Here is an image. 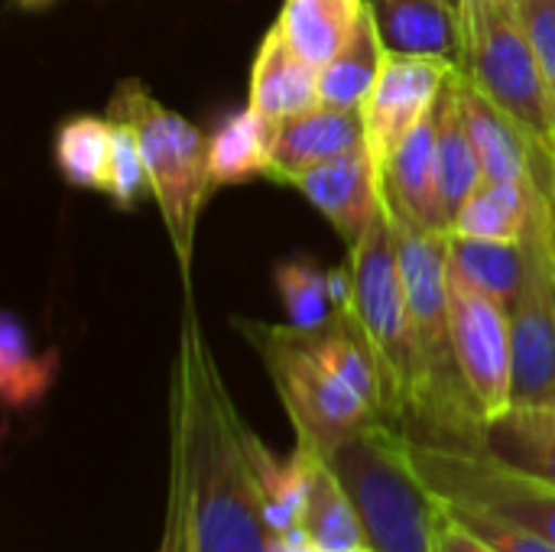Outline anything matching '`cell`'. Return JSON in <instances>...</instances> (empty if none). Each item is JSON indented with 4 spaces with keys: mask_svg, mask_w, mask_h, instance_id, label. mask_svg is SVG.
<instances>
[{
    "mask_svg": "<svg viewBox=\"0 0 555 552\" xmlns=\"http://www.w3.org/2000/svg\"><path fill=\"white\" fill-rule=\"evenodd\" d=\"M449 319L462 377L491 423L514 407V348L511 309L468 286L449 270Z\"/></svg>",
    "mask_w": 555,
    "mask_h": 552,
    "instance_id": "30bf717a",
    "label": "cell"
},
{
    "mask_svg": "<svg viewBox=\"0 0 555 552\" xmlns=\"http://www.w3.org/2000/svg\"><path fill=\"white\" fill-rule=\"evenodd\" d=\"M104 114L111 120L127 124L137 133L150 176V192L159 205L163 224L172 241V254L189 283L198 215L208 192L215 189L208 137L179 111L153 98L140 78L117 81Z\"/></svg>",
    "mask_w": 555,
    "mask_h": 552,
    "instance_id": "3957f363",
    "label": "cell"
},
{
    "mask_svg": "<svg viewBox=\"0 0 555 552\" xmlns=\"http://www.w3.org/2000/svg\"><path fill=\"white\" fill-rule=\"evenodd\" d=\"M111 124H114V156H111L107 195L114 198V205L120 211H130L143 202V195H153L150 176H146V163H143L137 133L120 120H111Z\"/></svg>",
    "mask_w": 555,
    "mask_h": 552,
    "instance_id": "83f0119b",
    "label": "cell"
},
{
    "mask_svg": "<svg viewBox=\"0 0 555 552\" xmlns=\"http://www.w3.org/2000/svg\"><path fill=\"white\" fill-rule=\"evenodd\" d=\"M446 504V501H442ZM472 534H478L485 543H491L498 552H555V547L540 537L533 527L527 524H517L504 514H494V511H481V508H472V504H446Z\"/></svg>",
    "mask_w": 555,
    "mask_h": 552,
    "instance_id": "f1b7e54d",
    "label": "cell"
},
{
    "mask_svg": "<svg viewBox=\"0 0 555 552\" xmlns=\"http://www.w3.org/2000/svg\"><path fill=\"white\" fill-rule=\"evenodd\" d=\"M319 104V68L293 49L276 20L257 49L247 107L280 127L286 117L306 114Z\"/></svg>",
    "mask_w": 555,
    "mask_h": 552,
    "instance_id": "5bb4252c",
    "label": "cell"
},
{
    "mask_svg": "<svg viewBox=\"0 0 555 552\" xmlns=\"http://www.w3.org/2000/svg\"><path fill=\"white\" fill-rule=\"evenodd\" d=\"M436 163H439V185H442V198H446V211L449 221L459 215V208L485 185V169H481V156L465 117V104H462V81H459V65L449 75L436 107Z\"/></svg>",
    "mask_w": 555,
    "mask_h": 552,
    "instance_id": "e0dca14e",
    "label": "cell"
},
{
    "mask_svg": "<svg viewBox=\"0 0 555 552\" xmlns=\"http://www.w3.org/2000/svg\"><path fill=\"white\" fill-rule=\"evenodd\" d=\"M449 270L468 286L491 296L504 309H514L530 277V238L527 241H472L446 234Z\"/></svg>",
    "mask_w": 555,
    "mask_h": 552,
    "instance_id": "d6986e66",
    "label": "cell"
},
{
    "mask_svg": "<svg viewBox=\"0 0 555 552\" xmlns=\"http://www.w3.org/2000/svg\"><path fill=\"white\" fill-rule=\"evenodd\" d=\"M406 455L420 482L446 504H472L533 527L555 547V485L524 475L488 452L426 446L406 436Z\"/></svg>",
    "mask_w": 555,
    "mask_h": 552,
    "instance_id": "ba28073f",
    "label": "cell"
},
{
    "mask_svg": "<svg viewBox=\"0 0 555 552\" xmlns=\"http://www.w3.org/2000/svg\"><path fill=\"white\" fill-rule=\"evenodd\" d=\"M299 527L319 552H351L367 547V530L361 524L358 504L328 459L309 455V488Z\"/></svg>",
    "mask_w": 555,
    "mask_h": 552,
    "instance_id": "ffe728a7",
    "label": "cell"
},
{
    "mask_svg": "<svg viewBox=\"0 0 555 552\" xmlns=\"http://www.w3.org/2000/svg\"><path fill=\"white\" fill-rule=\"evenodd\" d=\"M514 10L530 36V46L555 98V0H514Z\"/></svg>",
    "mask_w": 555,
    "mask_h": 552,
    "instance_id": "f546056e",
    "label": "cell"
},
{
    "mask_svg": "<svg viewBox=\"0 0 555 552\" xmlns=\"http://www.w3.org/2000/svg\"><path fill=\"white\" fill-rule=\"evenodd\" d=\"M514 407H555V202L530 231V277L511 309Z\"/></svg>",
    "mask_w": 555,
    "mask_h": 552,
    "instance_id": "9c48e42d",
    "label": "cell"
},
{
    "mask_svg": "<svg viewBox=\"0 0 555 552\" xmlns=\"http://www.w3.org/2000/svg\"><path fill=\"white\" fill-rule=\"evenodd\" d=\"M270 552H319V547L306 537L302 527H296L289 534H273L270 537Z\"/></svg>",
    "mask_w": 555,
    "mask_h": 552,
    "instance_id": "1f68e13d",
    "label": "cell"
},
{
    "mask_svg": "<svg viewBox=\"0 0 555 552\" xmlns=\"http://www.w3.org/2000/svg\"><path fill=\"white\" fill-rule=\"evenodd\" d=\"M55 371H59V355L55 351L33 355L26 325L13 312H3L0 316V394L7 407L20 410L42 400L55 384Z\"/></svg>",
    "mask_w": 555,
    "mask_h": 552,
    "instance_id": "484cf974",
    "label": "cell"
},
{
    "mask_svg": "<svg viewBox=\"0 0 555 552\" xmlns=\"http://www.w3.org/2000/svg\"><path fill=\"white\" fill-rule=\"evenodd\" d=\"M273 283L289 316V325L312 332V329H322L335 316L328 273H322L309 260H280L273 267Z\"/></svg>",
    "mask_w": 555,
    "mask_h": 552,
    "instance_id": "4316f807",
    "label": "cell"
},
{
    "mask_svg": "<svg viewBox=\"0 0 555 552\" xmlns=\"http://www.w3.org/2000/svg\"><path fill=\"white\" fill-rule=\"evenodd\" d=\"M280 185L302 192L328 218V224L348 241V247L364 234V228L384 208V176L367 146H358L345 156L293 172Z\"/></svg>",
    "mask_w": 555,
    "mask_h": 552,
    "instance_id": "7c38bea8",
    "label": "cell"
},
{
    "mask_svg": "<svg viewBox=\"0 0 555 552\" xmlns=\"http://www.w3.org/2000/svg\"><path fill=\"white\" fill-rule=\"evenodd\" d=\"M436 552H498L485 543L478 534H472L442 501H439V521H436Z\"/></svg>",
    "mask_w": 555,
    "mask_h": 552,
    "instance_id": "4dcf8cb0",
    "label": "cell"
},
{
    "mask_svg": "<svg viewBox=\"0 0 555 552\" xmlns=\"http://www.w3.org/2000/svg\"><path fill=\"white\" fill-rule=\"evenodd\" d=\"M328 462L358 504L371 550L436 552L439 498L413 472L400 426L374 423L338 446Z\"/></svg>",
    "mask_w": 555,
    "mask_h": 552,
    "instance_id": "5b68a950",
    "label": "cell"
},
{
    "mask_svg": "<svg viewBox=\"0 0 555 552\" xmlns=\"http://www.w3.org/2000/svg\"><path fill=\"white\" fill-rule=\"evenodd\" d=\"M485 452L555 485V407H511L485 429Z\"/></svg>",
    "mask_w": 555,
    "mask_h": 552,
    "instance_id": "7402d4cb",
    "label": "cell"
},
{
    "mask_svg": "<svg viewBox=\"0 0 555 552\" xmlns=\"http://www.w3.org/2000/svg\"><path fill=\"white\" fill-rule=\"evenodd\" d=\"M273 143H276V124L260 117L254 107L228 114L208 137L211 182L234 185V182H247L254 176L267 179V172L273 166Z\"/></svg>",
    "mask_w": 555,
    "mask_h": 552,
    "instance_id": "603a6c76",
    "label": "cell"
},
{
    "mask_svg": "<svg viewBox=\"0 0 555 552\" xmlns=\"http://www.w3.org/2000/svg\"><path fill=\"white\" fill-rule=\"evenodd\" d=\"M20 3H26V7H33V3H42V0H20Z\"/></svg>",
    "mask_w": 555,
    "mask_h": 552,
    "instance_id": "836d02e7",
    "label": "cell"
},
{
    "mask_svg": "<svg viewBox=\"0 0 555 552\" xmlns=\"http://www.w3.org/2000/svg\"><path fill=\"white\" fill-rule=\"evenodd\" d=\"M387 52L459 62L465 16L459 0H367Z\"/></svg>",
    "mask_w": 555,
    "mask_h": 552,
    "instance_id": "2e32d148",
    "label": "cell"
},
{
    "mask_svg": "<svg viewBox=\"0 0 555 552\" xmlns=\"http://www.w3.org/2000/svg\"><path fill=\"white\" fill-rule=\"evenodd\" d=\"M384 42L371 13V3L364 10V20L358 26V33L351 36V42L328 62L319 68V101L325 107H345V111H364L380 68H384Z\"/></svg>",
    "mask_w": 555,
    "mask_h": 552,
    "instance_id": "cb8c5ba5",
    "label": "cell"
},
{
    "mask_svg": "<svg viewBox=\"0 0 555 552\" xmlns=\"http://www.w3.org/2000/svg\"><path fill=\"white\" fill-rule=\"evenodd\" d=\"M472 3H478V0H459V7H472Z\"/></svg>",
    "mask_w": 555,
    "mask_h": 552,
    "instance_id": "d6a6232c",
    "label": "cell"
},
{
    "mask_svg": "<svg viewBox=\"0 0 555 552\" xmlns=\"http://www.w3.org/2000/svg\"><path fill=\"white\" fill-rule=\"evenodd\" d=\"M114 156V124L111 117L75 114L55 130V166L62 179L75 189L107 192Z\"/></svg>",
    "mask_w": 555,
    "mask_h": 552,
    "instance_id": "d4e9b609",
    "label": "cell"
},
{
    "mask_svg": "<svg viewBox=\"0 0 555 552\" xmlns=\"http://www.w3.org/2000/svg\"><path fill=\"white\" fill-rule=\"evenodd\" d=\"M390 211V205H387ZM403 286L413 316L416 390L403 433L426 446L485 452L488 420L478 410L452 342L449 319V247L446 234H429L390 211Z\"/></svg>",
    "mask_w": 555,
    "mask_h": 552,
    "instance_id": "7a4b0ae2",
    "label": "cell"
},
{
    "mask_svg": "<svg viewBox=\"0 0 555 552\" xmlns=\"http://www.w3.org/2000/svg\"><path fill=\"white\" fill-rule=\"evenodd\" d=\"M546 202L553 198L530 182H485L459 208L449 234L472 241H527Z\"/></svg>",
    "mask_w": 555,
    "mask_h": 552,
    "instance_id": "ac0fdd59",
    "label": "cell"
},
{
    "mask_svg": "<svg viewBox=\"0 0 555 552\" xmlns=\"http://www.w3.org/2000/svg\"><path fill=\"white\" fill-rule=\"evenodd\" d=\"M367 0H283L280 26L315 68L328 65L358 33Z\"/></svg>",
    "mask_w": 555,
    "mask_h": 552,
    "instance_id": "44dd1931",
    "label": "cell"
},
{
    "mask_svg": "<svg viewBox=\"0 0 555 552\" xmlns=\"http://www.w3.org/2000/svg\"><path fill=\"white\" fill-rule=\"evenodd\" d=\"M250 348L260 355L286 416L296 429V449L332 459L338 446L374 423H387L358 390H351L319 355L302 342L293 325H267L254 319H234Z\"/></svg>",
    "mask_w": 555,
    "mask_h": 552,
    "instance_id": "8992f818",
    "label": "cell"
},
{
    "mask_svg": "<svg viewBox=\"0 0 555 552\" xmlns=\"http://www.w3.org/2000/svg\"><path fill=\"white\" fill-rule=\"evenodd\" d=\"M459 62L429 59V55H403L387 52L380 78L364 104V130L367 150L384 176L387 159L403 143V137L433 114L449 75Z\"/></svg>",
    "mask_w": 555,
    "mask_h": 552,
    "instance_id": "8fae6325",
    "label": "cell"
},
{
    "mask_svg": "<svg viewBox=\"0 0 555 552\" xmlns=\"http://www.w3.org/2000/svg\"><path fill=\"white\" fill-rule=\"evenodd\" d=\"M384 202L393 215L429 234H449L439 163H436V117H423L384 166Z\"/></svg>",
    "mask_w": 555,
    "mask_h": 552,
    "instance_id": "4fadbf2b",
    "label": "cell"
},
{
    "mask_svg": "<svg viewBox=\"0 0 555 552\" xmlns=\"http://www.w3.org/2000/svg\"><path fill=\"white\" fill-rule=\"evenodd\" d=\"M254 439L189 306L169 377V495L159 552H270Z\"/></svg>",
    "mask_w": 555,
    "mask_h": 552,
    "instance_id": "6da1fadb",
    "label": "cell"
},
{
    "mask_svg": "<svg viewBox=\"0 0 555 552\" xmlns=\"http://www.w3.org/2000/svg\"><path fill=\"white\" fill-rule=\"evenodd\" d=\"M351 552H377V550H371V547H364V550H351Z\"/></svg>",
    "mask_w": 555,
    "mask_h": 552,
    "instance_id": "e575fe53",
    "label": "cell"
},
{
    "mask_svg": "<svg viewBox=\"0 0 555 552\" xmlns=\"http://www.w3.org/2000/svg\"><path fill=\"white\" fill-rule=\"evenodd\" d=\"M345 270L351 286L338 309L351 319L380 368L387 423L403 429L416 390V345L387 202L364 228V234L348 247Z\"/></svg>",
    "mask_w": 555,
    "mask_h": 552,
    "instance_id": "277c9868",
    "label": "cell"
},
{
    "mask_svg": "<svg viewBox=\"0 0 555 552\" xmlns=\"http://www.w3.org/2000/svg\"><path fill=\"white\" fill-rule=\"evenodd\" d=\"M465 42L459 72L555 163V98L530 46V36L507 0L462 7Z\"/></svg>",
    "mask_w": 555,
    "mask_h": 552,
    "instance_id": "52a82bcc",
    "label": "cell"
},
{
    "mask_svg": "<svg viewBox=\"0 0 555 552\" xmlns=\"http://www.w3.org/2000/svg\"><path fill=\"white\" fill-rule=\"evenodd\" d=\"M358 146H367L364 111H345V107L319 104L306 114L286 117L276 127L273 166H270L267 179L283 182L293 172H302V169L319 166L325 159L345 156Z\"/></svg>",
    "mask_w": 555,
    "mask_h": 552,
    "instance_id": "9a60e30c",
    "label": "cell"
}]
</instances>
